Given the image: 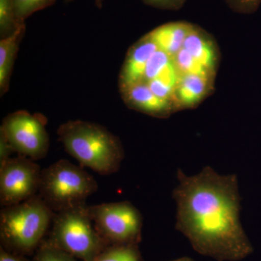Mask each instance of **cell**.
<instances>
[{
    "label": "cell",
    "mask_w": 261,
    "mask_h": 261,
    "mask_svg": "<svg viewBox=\"0 0 261 261\" xmlns=\"http://www.w3.org/2000/svg\"><path fill=\"white\" fill-rule=\"evenodd\" d=\"M56 0H14L15 18L18 23L25 20L38 11L54 5Z\"/></svg>",
    "instance_id": "obj_19"
},
{
    "label": "cell",
    "mask_w": 261,
    "mask_h": 261,
    "mask_svg": "<svg viewBox=\"0 0 261 261\" xmlns=\"http://www.w3.org/2000/svg\"><path fill=\"white\" fill-rule=\"evenodd\" d=\"M173 61L180 75L193 74L209 77L212 75L184 47L173 56Z\"/></svg>",
    "instance_id": "obj_17"
},
{
    "label": "cell",
    "mask_w": 261,
    "mask_h": 261,
    "mask_svg": "<svg viewBox=\"0 0 261 261\" xmlns=\"http://www.w3.org/2000/svg\"><path fill=\"white\" fill-rule=\"evenodd\" d=\"M92 261H143L137 245H113L106 247Z\"/></svg>",
    "instance_id": "obj_16"
},
{
    "label": "cell",
    "mask_w": 261,
    "mask_h": 261,
    "mask_svg": "<svg viewBox=\"0 0 261 261\" xmlns=\"http://www.w3.org/2000/svg\"><path fill=\"white\" fill-rule=\"evenodd\" d=\"M15 18L14 0H0V36L1 39L8 37L20 25Z\"/></svg>",
    "instance_id": "obj_18"
},
{
    "label": "cell",
    "mask_w": 261,
    "mask_h": 261,
    "mask_svg": "<svg viewBox=\"0 0 261 261\" xmlns=\"http://www.w3.org/2000/svg\"><path fill=\"white\" fill-rule=\"evenodd\" d=\"M173 192L176 228L195 251L218 261L243 260L253 251L240 220L237 175H221L206 166L195 176L177 171Z\"/></svg>",
    "instance_id": "obj_1"
},
{
    "label": "cell",
    "mask_w": 261,
    "mask_h": 261,
    "mask_svg": "<svg viewBox=\"0 0 261 261\" xmlns=\"http://www.w3.org/2000/svg\"><path fill=\"white\" fill-rule=\"evenodd\" d=\"M209 77L200 75H181L175 93V106L190 108L198 104L207 94Z\"/></svg>",
    "instance_id": "obj_13"
},
{
    "label": "cell",
    "mask_w": 261,
    "mask_h": 261,
    "mask_svg": "<svg viewBox=\"0 0 261 261\" xmlns=\"http://www.w3.org/2000/svg\"><path fill=\"white\" fill-rule=\"evenodd\" d=\"M53 221L49 241L75 258L92 261L107 247L86 204L56 213Z\"/></svg>",
    "instance_id": "obj_5"
},
{
    "label": "cell",
    "mask_w": 261,
    "mask_h": 261,
    "mask_svg": "<svg viewBox=\"0 0 261 261\" xmlns=\"http://www.w3.org/2000/svg\"><path fill=\"white\" fill-rule=\"evenodd\" d=\"M146 5L163 10H178L186 0H142Z\"/></svg>",
    "instance_id": "obj_23"
},
{
    "label": "cell",
    "mask_w": 261,
    "mask_h": 261,
    "mask_svg": "<svg viewBox=\"0 0 261 261\" xmlns=\"http://www.w3.org/2000/svg\"><path fill=\"white\" fill-rule=\"evenodd\" d=\"M158 49L155 43L146 35L132 46L120 72V89L143 82L147 63Z\"/></svg>",
    "instance_id": "obj_9"
},
{
    "label": "cell",
    "mask_w": 261,
    "mask_h": 261,
    "mask_svg": "<svg viewBox=\"0 0 261 261\" xmlns=\"http://www.w3.org/2000/svg\"><path fill=\"white\" fill-rule=\"evenodd\" d=\"M230 6L241 13H251L257 10L261 0H226Z\"/></svg>",
    "instance_id": "obj_22"
},
{
    "label": "cell",
    "mask_w": 261,
    "mask_h": 261,
    "mask_svg": "<svg viewBox=\"0 0 261 261\" xmlns=\"http://www.w3.org/2000/svg\"><path fill=\"white\" fill-rule=\"evenodd\" d=\"M97 183L85 170L60 160L42 170L39 195L56 213L85 204L97 190Z\"/></svg>",
    "instance_id": "obj_4"
},
{
    "label": "cell",
    "mask_w": 261,
    "mask_h": 261,
    "mask_svg": "<svg viewBox=\"0 0 261 261\" xmlns=\"http://www.w3.org/2000/svg\"><path fill=\"white\" fill-rule=\"evenodd\" d=\"M180 77L173 57L158 49L147 63L143 82L160 80L177 87Z\"/></svg>",
    "instance_id": "obj_15"
},
{
    "label": "cell",
    "mask_w": 261,
    "mask_h": 261,
    "mask_svg": "<svg viewBox=\"0 0 261 261\" xmlns=\"http://www.w3.org/2000/svg\"><path fill=\"white\" fill-rule=\"evenodd\" d=\"M173 261H194L192 259L189 258V257H181V258L177 259Z\"/></svg>",
    "instance_id": "obj_27"
},
{
    "label": "cell",
    "mask_w": 261,
    "mask_h": 261,
    "mask_svg": "<svg viewBox=\"0 0 261 261\" xmlns=\"http://www.w3.org/2000/svg\"><path fill=\"white\" fill-rule=\"evenodd\" d=\"M47 122V118L39 113L16 111L5 117L0 135L8 142L13 152L37 161L45 158L49 151Z\"/></svg>",
    "instance_id": "obj_6"
},
{
    "label": "cell",
    "mask_w": 261,
    "mask_h": 261,
    "mask_svg": "<svg viewBox=\"0 0 261 261\" xmlns=\"http://www.w3.org/2000/svg\"><path fill=\"white\" fill-rule=\"evenodd\" d=\"M57 132L66 152L84 167L99 175L119 171L124 149L120 139L106 127L75 120L63 123Z\"/></svg>",
    "instance_id": "obj_2"
},
{
    "label": "cell",
    "mask_w": 261,
    "mask_h": 261,
    "mask_svg": "<svg viewBox=\"0 0 261 261\" xmlns=\"http://www.w3.org/2000/svg\"><path fill=\"white\" fill-rule=\"evenodd\" d=\"M89 214L99 234L113 245H137L141 239L142 214L127 201L89 206Z\"/></svg>",
    "instance_id": "obj_7"
},
{
    "label": "cell",
    "mask_w": 261,
    "mask_h": 261,
    "mask_svg": "<svg viewBox=\"0 0 261 261\" xmlns=\"http://www.w3.org/2000/svg\"><path fill=\"white\" fill-rule=\"evenodd\" d=\"M12 152H13L12 147L4 137L0 135V165L3 164L5 161L10 159Z\"/></svg>",
    "instance_id": "obj_24"
},
{
    "label": "cell",
    "mask_w": 261,
    "mask_h": 261,
    "mask_svg": "<svg viewBox=\"0 0 261 261\" xmlns=\"http://www.w3.org/2000/svg\"><path fill=\"white\" fill-rule=\"evenodd\" d=\"M120 92L128 108L149 116L165 118L175 109L173 102L156 96L145 82L121 89Z\"/></svg>",
    "instance_id": "obj_10"
},
{
    "label": "cell",
    "mask_w": 261,
    "mask_h": 261,
    "mask_svg": "<svg viewBox=\"0 0 261 261\" xmlns=\"http://www.w3.org/2000/svg\"><path fill=\"white\" fill-rule=\"evenodd\" d=\"M200 29L192 27L183 47L206 69L213 73L216 64V53L211 41Z\"/></svg>",
    "instance_id": "obj_14"
},
{
    "label": "cell",
    "mask_w": 261,
    "mask_h": 261,
    "mask_svg": "<svg viewBox=\"0 0 261 261\" xmlns=\"http://www.w3.org/2000/svg\"><path fill=\"white\" fill-rule=\"evenodd\" d=\"M193 25L184 22H175L161 25L146 34L153 41L160 50L174 56L183 48L185 39Z\"/></svg>",
    "instance_id": "obj_11"
},
{
    "label": "cell",
    "mask_w": 261,
    "mask_h": 261,
    "mask_svg": "<svg viewBox=\"0 0 261 261\" xmlns=\"http://www.w3.org/2000/svg\"><path fill=\"white\" fill-rule=\"evenodd\" d=\"M54 216L39 195L4 207L0 214L2 240L17 251H32L42 241Z\"/></svg>",
    "instance_id": "obj_3"
},
{
    "label": "cell",
    "mask_w": 261,
    "mask_h": 261,
    "mask_svg": "<svg viewBox=\"0 0 261 261\" xmlns=\"http://www.w3.org/2000/svg\"><path fill=\"white\" fill-rule=\"evenodd\" d=\"M25 32V23L22 24L8 37L0 40V92L4 95L9 89L10 77L20 42Z\"/></svg>",
    "instance_id": "obj_12"
},
{
    "label": "cell",
    "mask_w": 261,
    "mask_h": 261,
    "mask_svg": "<svg viewBox=\"0 0 261 261\" xmlns=\"http://www.w3.org/2000/svg\"><path fill=\"white\" fill-rule=\"evenodd\" d=\"M42 170L28 158L19 155L0 165V200L3 207L20 203L37 195Z\"/></svg>",
    "instance_id": "obj_8"
},
{
    "label": "cell",
    "mask_w": 261,
    "mask_h": 261,
    "mask_svg": "<svg viewBox=\"0 0 261 261\" xmlns=\"http://www.w3.org/2000/svg\"><path fill=\"white\" fill-rule=\"evenodd\" d=\"M35 261H76L70 253L53 245L50 242H44L39 247Z\"/></svg>",
    "instance_id": "obj_20"
},
{
    "label": "cell",
    "mask_w": 261,
    "mask_h": 261,
    "mask_svg": "<svg viewBox=\"0 0 261 261\" xmlns=\"http://www.w3.org/2000/svg\"><path fill=\"white\" fill-rule=\"evenodd\" d=\"M103 1H104V0H94V2H95L96 6H97V8H102Z\"/></svg>",
    "instance_id": "obj_26"
},
{
    "label": "cell",
    "mask_w": 261,
    "mask_h": 261,
    "mask_svg": "<svg viewBox=\"0 0 261 261\" xmlns=\"http://www.w3.org/2000/svg\"><path fill=\"white\" fill-rule=\"evenodd\" d=\"M145 83L149 86V89L156 96L161 98V99H166V100L173 102L175 106L173 98L175 97L176 87L168 83V82H164V81L160 80H151L149 82H146Z\"/></svg>",
    "instance_id": "obj_21"
},
{
    "label": "cell",
    "mask_w": 261,
    "mask_h": 261,
    "mask_svg": "<svg viewBox=\"0 0 261 261\" xmlns=\"http://www.w3.org/2000/svg\"><path fill=\"white\" fill-rule=\"evenodd\" d=\"M0 261H27L23 257L7 251L3 247L0 250Z\"/></svg>",
    "instance_id": "obj_25"
}]
</instances>
